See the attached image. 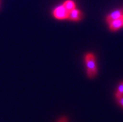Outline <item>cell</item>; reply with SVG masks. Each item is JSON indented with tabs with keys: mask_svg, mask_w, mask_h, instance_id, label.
Returning <instances> with one entry per match:
<instances>
[{
	"mask_svg": "<svg viewBox=\"0 0 123 122\" xmlns=\"http://www.w3.org/2000/svg\"><path fill=\"white\" fill-rule=\"evenodd\" d=\"M86 62L88 68V75L90 78H92L97 73L94 58L92 54H87V55L86 56Z\"/></svg>",
	"mask_w": 123,
	"mask_h": 122,
	"instance_id": "1",
	"label": "cell"
},
{
	"mask_svg": "<svg viewBox=\"0 0 123 122\" xmlns=\"http://www.w3.org/2000/svg\"><path fill=\"white\" fill-rule=\"evenodd\" d=\"M54 16L58 19H65L68 18L69 16V11L67 10L63 5L59 6L56 7L53 11Z\"/></svg>",
	"mask_w": 123,
	"mask_h": 122,
	"instance_id": "2",
	"label": "cell"
},
{
	"mask_svg": "<svg viewBox=\"0 0 123 122\" xmlns=\"http://www.w3.org/2000/svg\"><path fill=\"white\" fill-rule=\"evenodd\" d=\"M109 24H110L111 30L115 31V30L118 29L119 28H120L123 25V16H122L119 18L112 21L111 23H109Z\"/></svg>",
	"mask_w": 123,
	"mask_h": 122,
	"instance_id": "3",
	"label": "cell"
},
{
	"mask_svg": "<svg viewBox=\"0 0 123 122\" xmlns=\"http://www.w3.org/2000/svg\"><path fill=\"white\" fill-rule=\"evenodd\" d=\"M82 17L81 13L78 10H76L75 8L69 12L68 18L73 21H79Z\"/></svg>",
	"mask_w": 123,
	"mask_h": 122,
	"instance_id": "4",
	"label": "cell"
},
{
	"mask_svg": "<svg viewBox=\"0 0 123 122\" xmlns=\"http://www.w3.org/2000/svg\"><path fill=\"white\" fill-rule=\"evenodd\" d=\"M123 13V10H117V11H114L111 15H109L108 17H107V21L108 23H111V21L119 18L120 16H123L122 15Z\"/></svg>",
	"mask_w": 123,
	"mask_h": 122,
	"instance_id": "5",
	"label": "cell"
},
{
	"mask_svg": "<svg viewBox=\"0 0 123 122\" xmlns=\"http://www.w3.org/2000/svg\"><path fill=\"white\" fill-rule=\"evenodd\" d=\"M63 6H64V7L69 11V12H70L71 10H72L73 9H74L75 8V5H74V3L72 2V1H71V0H68V1H66L64 3H63Z\"/></svg>",
	"mask_w": 123,
	"mask_h": 122,
	"instance_id": "6",
	"label": "cell"
},
{
	"mask_svg": "<svg viewBox=\"0 0 123 122\" xmlns=\"http://www.w3.org/2000/svg\"><path fill=\"white\" fill-rule=\"evenodd\" d=\"M117 98H119V97H122L123 96V82H122L119 86L118 91L116 93Z\"/></svg>",
	"mask_w": 123,
	"mask_h": 122,
	"instance_id": "7",
	"label": "cell"
},
{
	"mask_svg": "<svg viewBox=\"0 0 123 122\" xmlns=\"http://www.w3.org/2000/svg\"><path fill=\"white\" fill-rule=\"evenodd\" d=\"M117 99H118V102H119V103L123 106V97H119V98H117Z\"/></svg>",
	"mask_w": 123,
	"mask_h": 122,
	"instance_id": "8",
	"label": "cell"
},
{
	"mask_svg": "<svg viewBox=\"0 0 123 122\" xmlns=\"http://www.w3.org/2000/svg\"><path fill=\"white\" fill-rule=\"evenodd\" d=\"M66 118H65V117H63V118H61L59 121H58V122H66Z\"/></svg>",
	"mask_w": 123,
	"mask_h": 122,
	"instance_id": "9",
	"label": "cell"
}]
</instances>
